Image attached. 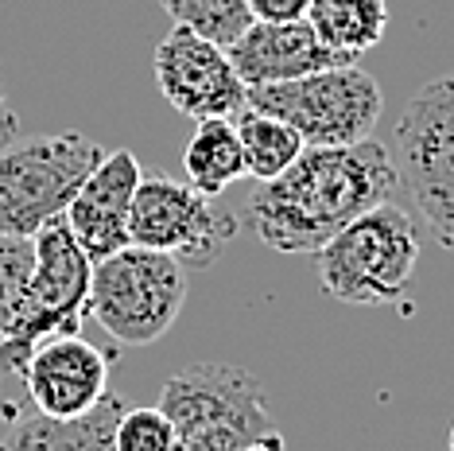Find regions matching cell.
<instances>
[{"label": "cell", "instance_id": "cell-20", "mask_svg": "<svg viewBox=\"0 0 454 451\" xmlns=\"http://www.w3.org/2000/svg\"><path fill=\"white\" fill-rule=\"evenodd\" d=\"M175 447V424L156 405L125 408L113 428V451H171Z\"/></svg>", "mask_w": 454, "mask_h": 451}, {"label": "cell", "instance_id": "cell-3", "mask_svg": "<svg viewBox=\"0 0 454 451\" xmlns=\"http://www.w3.org/2000/svg\"><path fill=\"white\" fill-rule=\"evenodd\" d=\"M187 304V269L171 253L121 245L94 261L86 315L121 346H152L175 327Z\"/></svg>", "mask_w": 454, "mask_h": 451}, {"label": "cell", "instance_id": "cell-24", "mask_svg": "<svg viewBox=\"0 0 454 451\" xmlns=\"http://www.w3.org/2000/svg\"><path fill=\"white\" fill-rule=\"evenodd\" d=\"M245 451H284V444H249Z\"/></svg>", "mask_w": 454, "mask_h": 451}, {"label": "cell", "instance_id": "cell-10", "mask_svg": "<svg viewBox=\"0 0 454 451\" xmlns=\"http://www.w3.org/2000/svg\"><path fill=\"white\" fill-rule=\"evenodd\" d=\"M152 70H156V86L168 98V106L191 121H233L249 106V86L233 70L225 47L191 32V28L175 24L160 39L156 55H152Z\"/></svg>", "mask_w": 454, "mask_h": 451}, {"label": "cell", "instance_id": "cell-21", "mask_svg": "<svg viewBox=\"0 0 454 451\" xmlns=\"http://www.w3.org/2000/svg\"><path fill=\"white\" fill-rule=\"evenodd\" d=\"M245 444L237 432H225V428H199V432H183L175 436L171 451H245Z\"/></svg>", "mask_w": 454, "mask_h": 451}, {"label": "cell", "instance_id": "cell-9", "mask_svg": "<svg viewBox=\"0 0 454 451\" xmlns=\"http://www.w3.org/2000/svg\"><path fill=\"white\" fill-rule=\"evenodd\" d=\"M237 238L233 214L214 210V202L191 183L171 176H140L129 210V241L171 253L187 269H210L218 253Z\"/></svg>", "mask_w": 454, "mask_h": 451}, {"label": "cell", "instance_id": "cell-18", "mask_svg": "<svg viewBox=\"0 0 454 451\" xmlns=\"http://www.w3.org/2000/svg\"><path fill=\"white\" fill-rule=\"evenodd\" d=\"M160 4L179 28H191L218 47H230L253 24L249 0H160Z\"/></svg>", "mask_w": 454, "mask_h": 451}, {"label": "cell", "instance_id": "cell-4", "mask_svg": "<svg viewBox=\"0 0 454 451\" xmlns=\"http://www.w3.org/2000/svg\"><path fill=\"white\" fill-rule=\"evenodd\" d=\"M106 148L78 129L8 140L0 148V233L32 238L43 222L59 218Z\"/></svg>", "mask_w": 454, "mask_h": 451}, {"label": "cell", "instance_id": "cell-14", "mask_svg": "<svg viewBox=\"0 0 454 451\" xmlns=\"http://www.w3.org/2000/svg\"><path fill=\"white\" fill-rule=\"evenodd\" d=\"M125 408L129 405L117 393H106L90 413L74 420H55L43 413L16 416L0 439V451H113V428Z\"/></svg>", "mask_w": 454, "mask_h": 451}, {"label": "cell", "instance_id": "cell-11", "mask_svg": "<svg viewBox=\"0 0 454 451\" xmlns=\"http://www.w3.org/2000/svg\"><path fill=\"white\" fill-rule=\"evenodd\" d=\"M109 351L86 343L82 335H55L43 338L32 354H27L20 382L27 389V401L35 413L55 420H74L90 413L101 397L109 393Z\"/></svg>", "mask_w": 454, "mask_h": 451}, {"label": "cell", "instance_id": "cell-16", "mask_svg": "<svg viewBox=\"0 0 454 451\" xmlns=\"http://www.w3.org/2000/svg\"><path fill=\"white\" fill-rule=\"evenodd\" d=\"M183 171L194 191H202L206 199L222 194L245 176V152L237 140V125L225 117H210L194 125V137L183 148Z\"/></svg>", "mask_w": 454, "mask_h": 451}, {"label": "cell", "instance_id": "cell-1", "mask_svg": "<svg viewBox=\"0 0 454 451\" xmlns=\"http://www.w3.org/2000/svg\"><path fill=\"white\" fill-rule=\"evenodd\" d=\"M400 187L392 152L365 137L354 145H307L299 160L249 194L245 222L276 253H318L357 214Z\"/></svg>", "mask_w": 454, "mask_h": 451}, {"label": "cell", "instance_id": "cell-17", "mask_svg": "<svg viewBox=\"0 0 454 451\" xmlns=\"http://www.w3.org/2000/svg\"><path fill=\"white\" fill-rule=\"evenodd\" d=\"M233 125H237V140H241V152H245V176H253L256 183L276 179L280 171L292 168L299 160V152L307 148L303 137H299L287 121L272 117V113L245 106L233 117Z\"/></svg>", "mask_w": 454, "mask_h": 451}, {"label": "cell", "instance_id": "cell-22", "mask_svg": "<svg viewBox=\"0 0 454 451\" xmlns=\"http://www.w3.org/2000/svg\"><path fill=\"white\" fill-rule=\"evenodd\" d=\"M311 0H249L253 20H268V24H284V20H303Z\"/></svg>", "mask_w": 454, "mask_h": 451}, {"label": "cell", "instance_id": "cell-6", "mask_svg": "<svg viewBox=\"0 0 454 451\" xmlns=\"http://www.w3.org/2000/svg\"><path fill=\"white\" fill-rule=\"evenodd\" d=\"M35 241V269L27 281V296L20 307V320L0 343V370L16 374L24 370L27 354L35 351L43 338L55 335H78L82 323L90 320V281H94V261L86 257V249L74 241L67 218L43 222L32 233Z\"/></svg>", "mask_w": 454, "mask_h": 451}, {"label": "cell", "instance_id": "cell-19", "mask_svg": "<svg viewBox=\"0 0 454 451\" xmlns=\"http://www.w3.org/2000/svg\"><path fill=\"white\" fill-rule=\"evenodd\" d=\"M32 269H35V241L20 238V233H0V343L20 320Z\"/></svg>", "mask_w": 454, "mask_h": 451}, {"label": "cell", "instance_id": "cell-2", "mask_svg": "<svg viewBox=\"0 0 454 451\" xmlns=\"http://www.w3.org/2000/svg\"><path fill=\"white\" fill-rule=\"evenodd\" d=\"M318 284L330 300L354 307H400L411 312L419 265V230L396 202L357 214L323 249L311 253Z\"/></svg>", "mask_w": 454, "mask_h": 451}, {"label": "cell", "instance_id": "cell-15", "mask_svg": "<svg viewBox=\"0 0 454 451\" xmlns=\"http://www.w3.org/2000/svg\"><path fill=\"white\" fill-rule=\"evenodd\" d=\"M303 20L330 51L357 59L385 39L388 0H311Z\"/></svg>", "mask_w": 454, "mask_h": 451}, {"label": "cell", "instance_id": "cell-13", "mask_svg": "<svg viewBox=\"0 0 454 451\" xmlns=\"http://www.w3.org/2000/svg\"><path fill=\"white\" fill-rule=\"evenodd\" d=\"M233 70L241 75L245 86H268V82H287L303 78L326 67L357 63L338 51H330L307 20H284V24H268V20H253L241 36L225 47Z\"/></svg>", "mask_w": 454, "mask_h": 451}, {"label": "cell", "instance_id": "cell-12", "mask_svg": "<svg viewBox=\"0 0 454 451\" xmlns=\"http://www.w3.org/2000/svg\"><path fill=\"white\" fill-rule=\"evenodd\" d=\"M140 176V160L129 148L106 152L98 168L86 176V183L78 187V194L70 199V207L63 210L70 233L86 249L90 261H101L109 253H117L121 245H129V210Z\"/></svg>", "mask_w": 454, "mask_h": 451}, {"label": "cell", "instance_id": "cell-7", "mask_svg": "<svg viewBox=\"0 0 454 451\" xmlns=\"http://www.w3.org/2000/svg\"><path fill=\"white\" fill-rule=\"evenodd\" d=\"M249 109L287 121L303 137V145L330 148L373 137L385 94L365 67L342 63L303 78L249 86Z\"/></svg>", "mask_w": 454, "mask_h": 451}, {"label": "cell", "instance_id": "cell-5", "mask_svg": "<svg viewBox=\"0 0 454 451\" xmlns=\"http://www.w3.org/2000/svg\"><path fill=\"white\" fill-rule=\"evenodd\" d=\"M388 152L431 238L454 253V70L408 98Z\"/></svg>", "mask_w": 454, "mask_h": 451}, {"label": "cell", "instance_id": "cell-23", "mask_svg": "<svg viewBox=\"0 0 454 451\" xmlns=\"http://www.w3.org/2000/svg\"><path fill=\"white\" fill-rule=\"evenodd\" d=\"M16 137V113L8 109V94H4V78H0V148Z\"/></svg>", "mask_w": 454, "mask_h": 451}, {"label": "cell", "instance_id": "cell-25", "mask_svg": "<svg viewBox=\"0 0 454 451\" xmlns=\"http://www.w3.org/2000/svg\"><path fill=\"white\" fill-rule=\"evenodd\" d=\"M447 451H454V424H450V436H447Z\"/></svg>", "mask_w": 454, "mask_h": 451}, {"label": "cell", "instance_id": "cell-8", "mask_svg": "<svg viewBox=\"0 0 454 451\" xmlns=\"http://www.w3.org/2000/svg\"><path fill=\"white\" fill-rule=\"evenodd\" d=\"M160 408L175 424V436L199 428H225L245 444H284L268 408L264 382L233 362H194L163 382Z\"/></svg>", "mask_w": 454, "mask_h": 451}]
</instances>
